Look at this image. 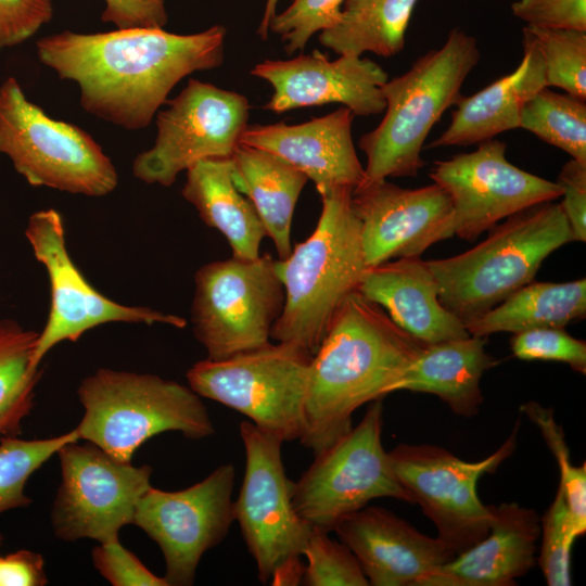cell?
Returning a JSON list of instances; mask_svg holds the SVG:
<instances>
[{
	"label": "cell",
	"instance_id": "6da1fadb",
	"mask_svg": "<svg viewBox=\"0 0 586 586\" xmlns=\"http://www.w3.org/2000/svg\"><path fill=\"white\" fill-rule=\"evenodd\" d=\"M225 38L221 25L191 35L117 28L100 34L64 30L36 46L46 66L78 84L85 111L138 130L150 125L182 78L222 64Z\"/></svg>",
	"mask_w": 586,
	"mask_h": 586
},
{
	"label": "cell",
	"instance_id": "7a4b0ae2",
	"mask_svg": "<svg viewBox=\"0 0 586 586\" xmlns=\"http://www.w3.org/2000/svg\"><path fill=\"white\" fill-rule=\"evenodd\" d=\"M425 345L377 303L349 294L313 356L301 444L317 455L348 433L353 413L393 393Z\"/></svg>",
	"mask_w": 586,
	"mask_h": 586
},
{
	"label": "cell",
	"instance_id": "3957f363",
	"mask_svg": "<svg viewBox=\"0 0 586 586\" xmlns=\"http://www.w3.org/2000/svg\"><path fill=\"white\" fill-rule=\"evenodd\" d=\"M351 189L321 196L322 209L313 233L286 258L276 259L284 304L271 337L314 355L346 297L358 290L368 268L360 222Z\"/></svg>",
	"mask_w": 586,
	"mask_h": 586
},
{
	"label": "cell",
	"instance_id": "277c9868",
	"mask_svg": "<svg viewBox=\"0 0 586 586\" xmlns=\"http://www.w3.org/2000/svg\"><path fill=\"white\" fill-rule=\"evenodd\" d=\"M480 58L476 38L454 28L440 49L423 54L409 71L382 86L385 115L358 143L367 156L362 182L419 174L429 132L462 97L463 81Z\"/></svg>",
	"mask_w": 586,
	"mask_h": 586
},
{
	"label": "cell",
	"instance_id": "5b68a950",
	"mask_svg": "<svg viewBox=\"0 0 586 586\" xmlns=\"http://www.w3.org/2000/svg\"><path fill=\"white\" fill-rule=\"evenodd\" d=\"M488 231L483 242L463 253L426 260L440 302L463 323L532 282L544 259L573 241L555 201L515 213Z\"/></svg>",
	"mask_w": 586,
	"mask_h": 586
},
{
	"label": "cell",
	"instance_id": "8992f818",
	"mask_svg": "<svg viewBox=\"0 0 586 586\" xmlns=\"http://www.w3.org/2000/svg\"><path fill=\"white\" fill-rule=\"evenodd\" d=\"M84 416L75 428L112 457L131 461L149 438L167 431L200 440L215 433L209 413L190 386L156 374L100 368L77 391Z\"/></svg>",
	"mask_w": 586,
	"mask_h": 586
},
{
	"label": "cell",
	"instance_id": "52a82bcc",
	"mask_svg": "<svg viewBox=\"0 0 586 586\" xmlns=\"http://www.w3.org/2000/svg\"><path fill=\"white\" fill-rule=\"evenodd\" d=\"M245 472L234 501V521L263 584L298 585L311 526L295 511L281 457L283 442L251 421L239 425Z\"/></svg>",
	"mask_w": 586,
	"mask_h": 586
},
{
	"label": "cell",
	"instance_id": "ba28073f",
	"mask_svg": "<svg viewBox=\"0 0 586 586\" xmlns=\"http://www.w3.org/2000/svg\"><path fill=\"white\" fill-rule=\"evenodd\" d=\"M0 153L35 187L104 196L118 183L112 161L93 138L48 116L14 77L0 86Z\"/></svg>",
	"mask_w": 586,
	"mask_h": 586
},
{
	"label": "cell",
	"instance_id": "9c48e42d",
	"mask_svg": "<svg viewBox=\"0 0 586 586\" xmlns=\"http://www.w3.org/2000/svg\"><path fill=\"white\" fill-rule=\"evenodd\" d=\"M313 356L289 343H269L221 360L206 358L187 371L201 397L244 415L283 443L300 440Z\"/></svg>",
	"mask_w": 586,
	"mask_h": 586
},
{
	"label": "cell",
	"instance_id": "30bf717a",
	"mask_svg": "<svg viewBox=\"0 0 586 586\" xmlns=\"http://www.w3.org/2000/svg\"><path fill=\"white\" fill-rule=\"evenodd\" d=\"M194 283L191 321L208 359H226L270 343L284 304L270 254L211 262L196 271Z\"/></svg>",
	"mask_w": 586,
	"mask_h": 586
},
{
	"label": "cell",
	"instance_id": "8fae6325",
	"mask_svg": "<svg viewBox=\"0 0 586 586\" xmlns=\"http://www.w3.org/2000/svg\"><path fill=\"white\" fill-rule=\"evenodd\" d=\"M383 403H370L360 422L323 451L293 482L292 504L310 526L333 532L371 500L390 497L411 504L382 444Z\"/></svg>",
	"mask_w": 586,
	"mask_h": 586
},
{
	"label": "cell",
	"instance_id": "7c38bea8",
	"mask_svg": "<svg viewBox=\"0 0 586 586\" xmlns=\"http://www.w3.org/2000/svg\"><path fill=\"white\" fill-rule=\"evenodd\" d=\"M519 421L488 457L466 461L440 446L399 444L388 451L396 479L418 504L456 556L484 538L493 520L491 505L477 495L482 475L494 473L517 447Z\"/></svg>",
	"mask_w": 586,
	"mask_h": 586
},
{
	"label": "cell",
	"instance_id": "4fadbf2b",
	"mask_svg": "<svg viewBox=\"0 0 586 586\" xmlns=\"http://www.w3.org/2000/svg\"><path fill=\"white\" fill-rule=\"evenodd\" d=\"M64 444L56 455L61 484L51 510V526L65 542L118 540L122 527L132 524L139 500L151 487L150 466L118 460L97 445Z\"/></svg>",
	"mask_w": 586,
	"mask_h": 586
},
{
	"label": "cell",
	"instance_id": "5bb4252c",
	"mask_svg": "<svg viewBox=\"0 0 586 586\" xmlns=\"http://www.w3.org/2000/svg\"><path fill=\"white\" fill-rule=\"evenodd\" d=\"M156 117L154 145L132 163V174L150 184L171 186L198 162L230 158L247 127L250 104L238 92L191 78Z\"/></svg>",
	"mask_w": 586,
	"mask_h": 586
},
{
	"label": "cell",
	"instance_id": "9a60e30c",
	"mask_svg": "<svg viewBox=\"0 0 586 586\" xmlns=\"http://www.w3.org/2000/svg\"><path fill=\"white\" fill-rule=\"evenodd\" d=\"M234 480L228 462L181 491L151 486L139 500L132 524L160 547L169 586L192 585L203 555L226 538L234 521Z\"/></svg>",
	"mask_w": 586,
	"mask_h": 586
},
{
	"label": "cell",
	"instance_id": "2e32d148",
	"mask_svg": "<svg viewBox=\"0 0 586 586\" xmlns=\"http://www.w3.org/2000/svg\"><path fill=\"white\" fill-rule=\"evenodd\" d=\"M25 234L36 259L47 270L51 289L50 311L33 356L34 369L38 370L46 354L59 343L76 342L88 330L107 322L186 327L182 317L123 305L97 291L69 256L63 219L58 211L49 208L30 215Z\"/></svg>",
	"mask_w": 586,
	"mask_h": 586
},
{
	"label": "cell",
	"instance_id": "e0dca14e",
	"mask_svg": "<svg viewBox=\"0 0 586 586\" xmlns=\"http://www.w3.org/2000/svg\"><path fill=\"white\" fill-rule=\"evenodd\" d=\"M506 150L505 142L492 139L473 152L434 163L430 177L450 198L454 235L474 241L500 220L561 198L557 181L514 166Z\"/></svg>",
	"mask_w": 586,
	"mask_h": 586
},
{
	"label": "cell",
	"instance_id": "ac0fdd59",
	"mask_svg": "<svg viewBox=\"0 0 586 586\" xmlns=\"http://www.w3.org/2000/svg\"><path fill=\"white\" fill-rule=\"evenodd\" d=\"M352 205L368 267L420 256L454 235L450 198L435 182L417 189L386 179L361 182L352 193Z\"/></svg>",
	"mask_w": 586,
	"mask_h": 586
},
{
	"label": "cell",
	"instance_id": "d6986e66",
	"mask_svg": "<svg viewBox=\"0 0 586 586\" xmlns=\"http://www.w3.org/2000/svg\"><path fill=\"white\" fill-rule=\"evenodd\" d=\"M251 74L272 86V95L264 107L275 113L340 103L354 115L369 116L386 106L382 86L388 75L370 59L340 55L330 61L315 50L290 60H265Z\"/></svg>",
	"mask_w": 586,
	"mask_h": 586
},
{
	"label": "cell",
	"instance_id": "ffe728a7",
	"mask_svg": "<svg viewBox=\"0 0 586 586\" xmlns=\"http://www.w3.org/2000/svg\"><path fill=\"white\" fill-rule=\"evenodd\" d=\"M356 557L369 585L417 586L456 553L382 507L366 506L333 530Z\"/></svg>",
	"mask_w": 586,
	"mask_h": 586
},
{
	"label": "cell",
	"instance_id": "44dd1931",
	"mask_svg": "<svg viewBox=\"0 0 586 586\" xmlns=\"http://www.w3.org/2000/svg\"><path fill=\"white\" fill-rule=\"evenodd\" d=\"M354 114L345 106L297 125H247L241 143L270 152L306 175L322 196L355 190L365 178L352 138Z\"/></svg>",
	"mask_w": 586,
	"mask_h": 586
},
{
	"label": "cell",
	"instance_id": "7402d4cb",
	"mask_svg": "<svg viewBox=\"0 0 586 586\" xmlns=\"http://www.w3.org/2000/svg\"><path fill=\"white\" fill-rule=\"evenodd\" d=\"M488 534L438 566L417 586H512L536 562L540 517L517 502L491 505Z\"/></svg>",
	"mask_w": 586,
	"mask_h": 586
},
{
	"label": "cell",
	"instance_id": "603a6c76",
	"mask_svg": "<svg viewBox=\"0 0 586 586\" xmlns=\"http://www.w3.org/2000/svg\"><path fill=\"white\" fill-rule=\"evenodd\" d=\"M357 291L424 344L470 335L464 323L440 302L437 281L420 256L368 267Z\"/></svg>",
	"mask_w": 586,
	"mask_h": 586
},
{
	"label": "cell",
	"instance_id": "cb8c5ba5",
	"mask_svg": "<svg viewBox=\"0 0 586 586\" xmlns=\"http://www.w3.org/2000/svg\"><path fill=\"white\" fill-rule=\"evenodd\" d=\"M522 47L523 58L518 67L474 94L461 97L450 124L428 148L480 144L520 127L524 104L548 88L540 53L524 28Z\"/></svg>",
	"mask_w": 586,
	"mask_h": 586
},
{
	"label": "cell",
	"instance_id": "d4e9b609",
	"mask_svg": "<svg viewBox=\"0 0 586 586\" xmlns=\"http://www.w3.org/2000/svg\"><path fill=\"white\" fill-rule=\"evenodd\" d=\"M486 339L469 335L426 344L394 386L436 395L457 416L472 418L484 400L481 379L497 365Z\"/></svg>",
	"mask_w": 586,
	"mask_h": 586
},
{
	"label": "cell",
	"instance_id": "484cf974",
	"mask_svg": "<svg viewBox=\"0 0 586 586\" xmlns=\"http://www.w3.org/2000/svg\"><path fill=\"white\" fill-rule=\"evenodd\" d=\"M186 171L182 196L202 220L225 235L233 257L257 258L266 230L253 204L235 187L230 158L204 160Z\"/></svg>",
	"mask_w": 586,
	"mask_h": 586
},
{
	"label": "cell",
	"instance_id": "4316f807",
	"mask_svg": "<svg viewBox=\"0 0 586 586\" xmlns=\"http://www.w3.org/2000/svg\"><path fill=\"white\" fill-rule=\"evenodd\" d=\"M230 161L235 187L256 209L279 259L286 258L295 206L308 178L281 157L242 143Z\"/></svg>",
	"mask_w": 586,
	"mask_h": 586
},
{
	"label": "cell",
	"instance_id": "83f0119b",
	"mask_svg": "<svg viewBox=\"0 0 586 586\" xmlns=\"http://www.w3.org/2000/svg\"><path fill=\"white\" fill-rule=\"evenodd\" d=\"M586 317V279L530 282L487 313L464 322L472 336L519 333L538 328H564Z\"/></svg>",
	"mask_w": 586,
	"mask_h": 586
},
{
	"label": "cell",
	"instance_id": "f1b7e54d",
	"mask_svg": "<svg viewBox=\"0 0 586 586\" xmlns=\"http://www.w3.org/2000/svg\"><path fill=\"white\" fill-rule=\"evenodd\" d=\"M418 0H345L339 21L320 31L319 42L339 55L365 52L391 58L405 47Z\"/></svg>",
	"mask_w": 586,
	"mask_h": 586
},
{
	"label": "cell",
	"instance_id": "f546056e",
	"mask_svg": "<svg viewBox=\"0 0 586 586\" xmlns=\"http://www.w3.org/2000/svg\"><path fill=\"white\" fill-rule=\"evenodd\" d=\"M38 334L12 319L0 321V436H15L33 408L40 373L31 365Z\"/></svg>",
	"mask_w": 586,
	"mask_h": 586
},
{
	"label": "cell",
	"instance_id": "4dcf8cb0",
	"mask_svg": "<svg viewBox=\"0 0 586 586\" xmlns=\"http://www.w3.org/2000/svg\"><path fill=\"white\" fill-rule=\"evenodd\" d=\"M520 128L586 163L585 100L544 88L524 104Z\"/></svg>",
	"mask_w": 586,
	"mask_h": 586
},
{
	"label": "cell",
	"instance_id": "1f68e13d",
	"mask_svg": "<svg viewBox=\"0 0 586 586\" xmlns=\"http://www.w3.org/2000/svg\"><path fill=\"white\" fill-rule=\"evenodd\" d=\"M74 441H79L75 429L41 440H22L15 436L0 438V515L31 504L25 494V485L30 475L64 444Z\"/></svg>",
	"mask_w": 586,
	"mask_h": 586
},
{
	"label": "cell",
	"instance_id": "d6a6232c",
	"mask_svg": "<svg viewBox=\"0 0 586 586\" xmlns=\"http://www.w3.org/2000/svg\"><path fill=\"white\" fill-rule=\"evenodd\" d=\"M545 67L547 87L586 101V31L526 25Z\"/></svg>",
	"mask_w": 586,
	"mask_h": 586
},
{
	"label": "cell",
	"instance_id": "836d02e7",
	"mask_svg": "<svg viewBox=\"0 0 586 586\" xmlns=\"http://www.w3.org/2000/svg\"><path fill=\"white\" fill-rule=\"evenodd\" d=\"M521 412L539 430L547 447L553 455L560 473L559 487L562 489L568 508L579 536L586 532V463L574 466L564 432L555 419L553 409L531 400L520 407Z\"/></svg>",
	"mask_w": 586,
	"mask_h": 586
},
{
	"label": "cell",
	"instance_id": "e575fe53",
	"mask_svg": "<svg viewBox=\"0 0 586 586\" xmlns=\"http://www.w3.org/2000/svg\"><path fill=\"white\" fill-rule=\"evenodd\" d=\"M328 531L311 526L303 556L302 584L307 586H368L356 557Z\"/></svg>",
	"mask_w": 586,
	"mask_h": 586
},
{
	"label": "cell",
	"instance_id": "d590c367",
	"mask_svg": "<svg viewBox=\"0 0 586 586\" xmlns=\"http://www.w3.org/2000/svg\"><path fill=\"white\" fill-rule=\"evenodd\" d=\"M539 536L542 543L536 562L547 585H571V552L579 534L559 486L552 502L540 518Z\"/></svg>",
	"mask_w": 586,
	"mask_h": 586
},
{
	"label": "cell",
	"instance_id": "8d00e7d4",
	"mask_svg": "<svg viewBox=\"0 0 586 586\" xmlns=\"http://www.w3.org/2000/svg\"><path fill=\"white\" fill-rule=\"evenodd\" d=\"M345 0H293L272 18L269 30L285 42L288 54L304 50L308 40L318 31L334 25Z\"/></svg>",
	"mask_w": 586,
	"mask_h": 586
},
{
	"label": "cell",
	"instance_id": "74e56055",
	"mask_svg": "<svg viewBox=\"0 0 586 586\" xmlns=\"http://www.w3.org/2000/svg\"><path fill=\"white\" fill-rule=\"evenodd\" d=\"M511 351L522 360L560 361L578 373H586V342L573 337L564 328H538L514 333Z\"/></svg>",
	"mask_w": 586,
	"mask_h": 586
},
{
	"label": "cell",
	"instance_id": "f35d334b",
	"mask_svg": "<svg viewBox=\"0 0 586 586\" xmlns=\"http://www.w3.org/2000/svg\"><path fill=\"white\" fill-rule=\"evenodd\" d=\"M91 558L98 572L114 586H169L164 576L152 573L119 539L99 544Z\"/></svg>",
	"mask_w": 586,
	"mask_h": 586
},
{
	"label": "cell",
	"instance_id": "ab89813d",
	"mask_svg": "<svg viewBox=\"0 0 586 586\" xmlns=\"http://www.w3.org/2000/svg\"><path fill=\"white\" fill-rule=\"evenodd\" d=\"M511 11L528 26L586 31V0H518Z\"/></svg>",
	"mask_w": 586,
	"mask_h": 586
},
{
	"label": "cell",
	"instance_id": "60d3db41",
	"mask_svg": "<svg viewBox=\"0 0 586 586\" xmlns=\"http://www.w3.org/2000/svg\"><path fill=\"white\" fill-rule=\"evenodd\" d=\"M52 15L51 0H0V49L34 36Z\"/></svg>",
	"mask_w": 586,
	"mask_h": 586
},
{
	"label": "cell",
	"instance_id": "b9f144b4",
	"mask_svg": "<svg viewBox=\"0 0 586 586\" xmlns=\"http://www.w3.org/2000/svg\"><path fill=\"white\" fill-rule=\"evenodd\" d=\"M562 190L560 206L568 220L573 241H586V163L568 161L558 175Z\"/></svg>",
	"mask_w": 586,
	"mask_h": 586
},
{
	"label": "cell",
	"instance_id": "7bdbcfd3",
	"mask_svg": "<svg viewBox=\"0 0 586 586\" xmlns=\"http://www.w3.org/2000/svg\"><path fill=\"white\" fill-rule=\"evenodd\" d=\"M101 20L118 29L163 28L167 23L165 0H104Z\"/></svg>",
	"mask_w": 586,
	"mask_h": 586
},
{
	"label": "cell",
	"instance_id": "ee69618b",
	"mask_svg": "<svg viewBox=\"0 0 586 586\" xmlns=\"http://www.w3.org/2000/svg\"><path fill=\"white\" fill-rule=\"evenodd\" d=\"M47 583L41 555L22 549L0 556V586H43Z\"/></svg>",
	"mask_w": 586,
	"mask_h": 586
},
{
	"label": "cell",
	"instance_id": "f6af8a7d",
	"mask_svg": "<svg viewBox=\"0 0 586 586\" xmlns=\"http://www.w3.org/2000/svg\"><path fill=\"white\" fill-rule=\"evenodd\" d=\"M279 1L280 0H266L263 18L257 29V35H259L263 40H266L268 38L269 26L272 18L277 14L276 10Z\"/></svg>",
	"mask_w": 586,
	"mask_h": 586
},
{
	"label": "cell",
	"instance_id": "bcb514c9",
	"mask_svg": "<svg viewBox=\"0 0 586 586\" xmlns=\"http://www.w3.org/2000/svg\"><path fill=\"white\" fill-rule=\"evenodd\" d=\"M3 539H4V538H3V535L0 534V546H1L2 542H3Z\"/></svg>",
	"mask_w": 586,
	"mask_h": 586
}]
</instances>
